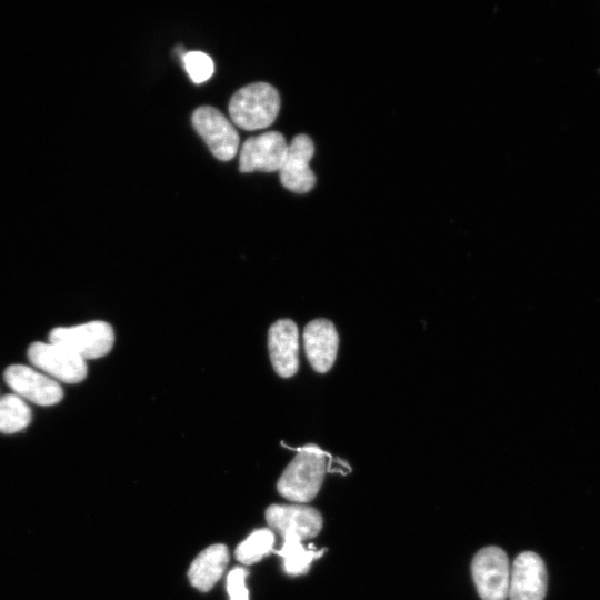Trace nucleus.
Returning <instances> with one entry per match:
<instances>
[{
    "label": "nucleus",
    "instance_id": "1",
    "mask_svg": "<svg viewBox=\"0 0 600 600\" xmlns=\"http://www.w3.org/2000/svg\"><path fill=\"white\" fill-rule=\"evenodd\" d=\"M328 454L314 444L298 449L277 483L279 493L296 503L311 501L319 492L328 468Z\"/></svg>",
    "mask_w": 600,
    "mask_h": 600
},
{
    "label": "nucleus",
    "instance_id": "2",
    "mask_svg": "<svg viewBox=\"0 0 600 600\" xmlns=\"http://www.w3.org/2000/svg\"><path fill=\"white\" fill-rule=\"evenodd\" d=\"M280 109V96L267 82H254L240 88L230 99L229 114L232 122L243 130L269 127Z\"/></svg>",
    "mask_w": 600,
    "mask_h": 600
},
{
    "label": "nucleus",
    "instance_id": "3",
    "mask_svg": "<svg viewBox=\"0 0 600 600\" xmlns=\"http://www.w3.org/2000/svg\"><path fill=\"white\" fill-rule=\"evenodd\" d=\"M49 342L59 344L84 360L98 359L112 349L114 332L108 322L96 320L53 328L49 333Z\"/></svg>",
    "mask_w": 600,
    "mask_h": 600
},
{
    "label": "nucleus",
    "instance_id": "4",
    "mask_svg": "<svg viewBox=\"0 0 600 600\" xmlns=\"http://www.w3.org/2000/svg\"><path fill=\"white\" fill-rule=\"evenodd\" d=\"M510 564L506 552L499 547H486L477 552L471 572L482 600H507L510 583Z\"/></svg>",
    "mask_w": 600,
    "mask_h": 600
},
{
    "label": "nucleus",
    "instance_id": "5",
    "mask_svg": "<svg viewBox=\"0 0 600 600\" xmlns=\"http://www.w3.org/2000/svg\"><path fill=\"white\" fill-rule=\"evenodd\" d=\"M28 359L56 381L78 383L86 379V360L72 351L52 343L33 342L28 349Z\"/></svg>",
    "mask_w": 600,
    "mask_h": 600
},
{
    "label": "nucleus",
    "instance_id": "6",
    "mask_svg": "<svg viewBox=\"0 0 600 600\" xmlns=\"http://www.w3.org/2000/svg\"><path fill=\"white\" fill-rule=\"evenodd\" d=\"M192 124L212 154L231 160L239 149V134L231 122L214 107L202 106L192 113Z\"/></svg>",
    "mask_w": 600,
    "mask_h": 600
},
{
    "label": "nucleus",
    "instance_id": "7",
    "mask_svg": "<svg viewBox=\"0 0 600 600\" xmlns=\"http://www.w3.org/2000/svg\"><path fill=\"white\" fill-rule=\"evenodd\" d=\"M266 520L283 539L294 538L300 541L312 539L322 529L320 512L302 503L271 504L266 510Z\"/></svg>",
    "mask_w": 600,
    "mask_h": 600
},
{
    "label": "nucleus",
    "instance_id": "8",
    "mask_svg": "<svg viewBox=\"0 0 600 600\" xmlns=\"http://www.w3.org/2000/svg\"><path fill=\"white\" fill-rule=\"evenodd\" d=\"M6 383L14 394L38 406H53L63 398L58 381L24 364H11L3 373Z\"/></svg>",
    "mask_w": 600,
    "mask_h": 600
},
{
    "label": "nucleus",
    "instance_id": "9",
    "mask_svg": "<svg viewBox=\"0 0 600 600\" xmlns=\"http://www.w3.org/2000/svg\"><path fill=\"white\" fill-rule=\"evenodd\" d=\"M288 143L282 133L264 132L247 139L240 149L239 169L241 172L279 171L287 152Z\"/></svg>",
    "mask_w": 600,
    "mask_h": 600
},
{
    "label": "nucleus",
    "instance_id": "10",
    "mask_svg": "<svg viewBox=\"0 0 600 600\" xmlns=\"http://www.w3.org/2000/svg\"><path fill=\"white\" fill-rule=\"evenodd\" d=\"M313 153V142L307 134H298L292 139L279 169L284 188L294 193H307L314 187L316 176L309 164Z\"/></svg>",
    "mask_w": 600,
    "mask_h": 600
},
{
    "label": "nucleus",
    "instance_id": "11",
    "mask_svg": "<svg viewBox=\"0 0 600 600\" xmlns=\"http://www.w3.org/2000/svg\"><path fill=\"white\" fill-rule=\"evenodd\" d=\"M547 592V570L542 559L532 551L520 553L510 570V600H543Z\"/></svg>",
    "mask_w": 600,
    "mask_h": 600
},
{
    "label": "nucleus",
    "instance_id": "12",
    "mask_svg": "<svg viewBox=\"0 0 600 600\" xmlns=\"http://www.w3.org/2000/svg\"><path fill=\"white\" fill-rule=\"evenodd\" d=\"M268 349L272 367L280 377L290 378L299 368V332L290 319L276 321L268 332Z\"/></svg>",
    "mask_w": 600,
    "mask_h": 600
},
{
    "label": "nucleus",
    "instance_id": "13",
    "mask_svg": "<svg viewBox=\"0 0 600 600\" xmlns=\"http://www.w3.org/2000/svg\"><path fill=\"white\" fill-rule=\"evenodd\" d=\"M303 343L314 371H329L337 358L339 338L334 324L327 319L310 321L303 330Z\"/></svg>",
    "mask_w": 600,
    "mask_h": 600
},
{
    "label": "nucleus",
    "instance_id": "14",
    "mask_svg": "<svg viewBox=\"0 0 600 600\" xmlns=\"http://www.w3.org/2000/svg\"><path fill=\"white\" fill-rule=\"evenodd\" d=\"M228 562L229 551L224 544L208 547L198 554L189 568L190 583L201 592L209 591L222 576Z\"/></svg>",
    "mask_w": 600,
    "mask_h": 600
},
{
    "label": "nucleus",
    "instance_id": "15",
    "mask_svg": "<svg viewBox=\"0 0 600 600\" xmlns=\"http://www.w3.org/2000/svg\"><path fill=\"white\" fill-rule=\"evenodd\" d=\"M326 549L317 550L312 544L306 549L300 540L294 538H284L280 550H277L283 559L284 572L289 576L306 574L313 560L320 558Z\"/></svg>",
    "mask_w": 600,
    "mask_h": 600
},
{
    "label": "nucleus",
    "instance_id": "16",
    "mask_svg": "<svg viewBox=\"0 0 600 600\" xmlns=\"http://www.w3.org/2000/svg\"><path fill=\"white\" fill-rule=\"evenodd\" d=\"M31 421V410L27 402L14 393L0 398V432L13 434L22 431Z\"/></svg>",
    "mask_w": 600,
    "mask_h": 600
},
{
    "label": "nucleus",
    "instance_id": "17",
    "mask_svg": "<svg viewBox=\"0 0 600 600\" xmlns=\"http://www.w3.org/2000/svg\"><path fill=\"white\" fill-rule=\"evenodd\" d=\"M273 543L274 534L271 529L256 530L237 547L236 559L243 564L256 563L272 551Z\"/></svg>",
    "mask_w": 600,
    "mask_h": 600
},
{
    "label": "nucleus",
    "instance_id": "18",
    "mask_svg": "<svg viewBox=\"0 0 600 600\" xmlns=\"http://www.w3.org/2000/svg\"><path fill=\"white\" fill-rule=\"evenodd\" d=\"M182 62L187 73L194 83H202L213 74V61L204 52H186L182 56Z\"/></svg>",
    "mask_w": 600,
    "mask_h": 600
},
{
    "label": "nucleus",
    "instance_id": "19",
    "mask_svg": "<svg viewBox=\"0 0 600 600\" xmlns=\"http://www.w3.org/2000/svg\"><path fill=\"white\" fill-rule=\"evenodd\" d=\"M247 574L248 571L240 567H236L229 572L227 578V590L230 600H249V592L244 582Z\"/></svg>",
    "mask_w": 600,
    "mask_h": 600
}]
</instances>
